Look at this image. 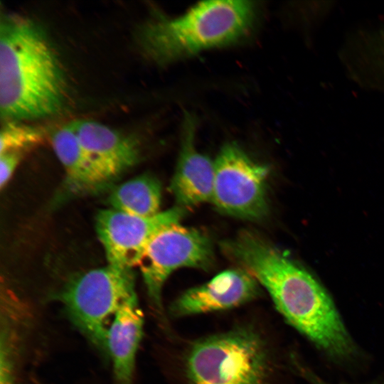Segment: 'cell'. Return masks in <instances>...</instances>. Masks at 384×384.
Returning <instances> with one entry per match:
<instances>
[{"label":"cell","mask_w":384,"mask_h":384,"mask_svg":"<svg viewBox=\"0 0 384 384\" xmlns=\"http://www.w3.org/2000/svg\"><path fill=\"white\" fill-rule=\"evenodd\" d=\"M220 245L267 291L284 319L317 348L340 360L356 353L331 297L304 268L250 230L241 231Z\"/></svg>","instance_id":"cell-1"},{"label":"cell","mask_w":384,"mask_h":384,"mask_svg":"<svg viewBox=\"0 0 384 384\" xmlns=\"http://www.w3.org/2000/svg\"><path fill=\"white\" fill-rule=\"evenodd\" d=\"M67 81L44 31L32 20L4 14L0 22V112L7 121L52 116L63 107Z\"/></svg>","instance_id":"cell-2"},{"label":"cell","mask_w":384,"mask_h":384,"mask_svg":"<svg viewBox=\"0 0 384 384\" xmlns=\"http://www.w3.org/2000/svg\"><path fill=\"white\" fill-rule=\"evenodd\" d=\"M255 17L251 1H202L176 18L156 12L139 28L137 42L149 60L166 65L244 39Z\"/></svg>","instance_id":"cell-3"},{"label":"cell","mask_w":384,"mask_h":384,"mask_svg":"<svg viewBox=\"0 0 384 384\" xmlns=\"http://www.w3.org/2000/svg\"><path fill=\"white\" fill-rule=\"evenodd\" d=\"M185 372L188 384H270L272 362L262 334L241 325L193 343Z\"/></svg>","instance_id":"cell-4"},{"label":"cell","mask_w":384,"mask_h":384,"mask_svg":"<svg viewBox=\"0 0 384 384\" xmlns=\"http://www.w3.org/2000/svg\"><path fill=\"white\" fill-rule=\"evenodd\" d=\"M136 294L132 269L107 264L70 277L58 299L73 324L93 344L106 351L108 321Z\"/></svg>","instance_id":"cell-5"},{"label":"cell","mask_w":384,"mask_h":384,"mask_svg":"<svg viewBox=\"0 0 384 384\" xmlns=\"http://www.w3.org/2000/svg\"><path fill=\"white\" fill-rule=\"evenodd\" d=\"M213 262L210 240L197 229L176 223L153 237L137 266L153 309L161 319H164L161 292L169 275L182 267L206 270Z\"/></svg>","instance_id":"cell-6"},{"label":"cell","mask_w":384,"mask_h":384,"mask_svg":"<svg viewBox=\"0 0 384 384\" xmlns=\"http://www.w3.org/2000/svg\"><path fill=\"white\" fill-rule=\"evenodd\" d=\"M269 169L252 160L237 144L224 145L214 161L210 203L222 213L258 220L268 211Z\"/></svg>","instance_id":"cell-7"},{"label":"cell","mask_w":384,"mask_h":384,"mask_svg":"<svg viewBox=\"0 0 384 384\" xmlns=\"http://www.w3.org/2000/svg\"><path fill=\"white\" fill-rule=\"evenodd\" d=\"M185 210L176 206L149 218L110 208L99 211L95 228L108 264L127 269L137 266L153 237L162 229L179 223Z\"/></svg>","instance_id":"cell-8"},{"label":"cell","mask_w":384,"mask_h":384,"mask_svg":"<svg viewBox=\"0 0 384 384\" xmlns=\"http://www.w3.org/2000/svg\"><path fill=\"white\" fill-rule=\"evenodd\" d=\"M260 295V285L250 273L241 267L230 269L183 292L169 306V314L181 318L228 310Z\"/></svg>","instance_id":"cell-9"},{"label":"cell","mask_w":384,"mask_h":384,"mask_svg":"<svg viewBox=\"0 0 384 384\" xmlns=\"http://www.w3.org/2000/svg\"><path fill=\"white\" fill-rule=\"evenodd\" d=\"M181 149L169 190L178 206L187 208L210 202L214 162L200 153L195 144L196 122L186 113L182 123Z\"/></svg>","instance_id":"cell-10"},{"label":"cell","mask_w":384,"mask_h":384,"mask_svg":"<svg viewBox=\"0 0 384 384\" xmlns=\"http://www.w3.org/2000/svg\"><path fill=\"white\" fill-rule=\"evenodd\" d=\"M69 123L94 165L109 181L139 160V145L134 137L92 119Z\"/></svg>","instance_id":"cell-11"},{"label":"cell","mask_w":384,"mask_h":384,"mask_svg":"<svg viewBox=\"0 0 384 384\" xmlns=\"http://www.w3.org/2000/svg\"><path fill=\"white\" fill-rule=\"evenodd\" d=\"M143 328L144 314L136 294L119 307L107 328L106 351L112 361L114 384H132Z\"/></svg>","instance_id":"cell-12"},{"label":"cell","mask_w":384,"mask_h":384,"mask_svg":"<svg viewBox=\"0 0 384 384\" xmlns=\"http://www.w3.org/2000/svg\"><path fill=\"white\" fill-rule=\"evenodd\" d=\"M50 139L72 191H92L109 182L94 165L69 122L55 129Z\"/></svg>","instance_id":"cell-13"},{"label":"cell","mask_w":384,"mask_h":384,"mask_svg":"<svg viewBox=\"0 0 384 384\" xmlns=\"http://www.w3.org/2000/svg\"><path fill=\"white\" fill-rule=\"evenodd\" d=\"M161 183L148 174L124 181L114 188L108 196L110 208L144 218L161 212Z\"/></svg>","instance_id":"cell-14"},{"label":"cell","mask_w":384,"mask_h":384,"mask_svg":"<svg viewBox=\"0 0 384 384\" xmlns=\"http://www.w3.org/2000/svg\"><path fill=\"white\" fill-rule=\"evenodd\" d=\"M46 132L40 127L23 123L22 121L5 122L0 133V154L7 152H21L42 144Z\"/></svg>","instance_id":"cell-15"},{"label":"cell","mask_w":384,"mask_h":384,"mask_svg":"<svg viewBox=\"0 0 384 384\" xmlns=\"http://www.w3.org/2000/svg\"><path fill=\"white\" fill-rule=\"evenodd\" d=\"M7 331H1L0 353V384H15L11 344Z\"/></svg>","instance_id":"cell-16"},{"label":"cell","mask_w":384,"mask_h":384,"mask_svg":"<svg viewBox=\"0 0 384 384\" xmlns=\"http://www.w3.org/2000/svg\"><path fill=\"white\" fill-rule=\"evenodd\" d=\"M23 153L7 152L0 154V186L3 188L13 176Z\"/></svg>","instance_id":"cell-17"},{"label":"cell","mask_w":384,"mask_h":384,"mask_svg":"<svg viewBox=\"0 0 384 384\" xmlns=\"http://www.w3.org/2000/svg\"><path fill=\"white\" fill-rule=\"evenodd\" d=\"M308 378H309V380L311 381V384H329L321 380L318 377L312 375L311 373L308 374Z\"/></svg>","instance_id":"cell-18"}]
</instances>
